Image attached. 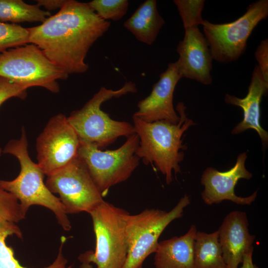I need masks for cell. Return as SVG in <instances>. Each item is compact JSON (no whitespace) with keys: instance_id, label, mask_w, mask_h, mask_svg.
Returning <instances> with one entry per match:
<instances>
[{"instance_id":"obj_26","label":"cell","mask_w":268,"mask_h":268,"mask_svg":"<svg viewBox=\"0 0 268 268\" xmlns=\"http://www.w3.org/2000/svg\"><path fill=\"white\" fill-rule=\"evenodd\" d=\"M28 88L9 79L0 76V106L7 99L12 97L25 99ZM2 150L0 148V156Z\"/></svg>"},{"instance_id":"obj_9","label":"cell","mask_w":268,"mask_h":268,"mask_svg":"<svg viewBox=\"0 0 268 268\" xmlns=\"http://www.w3.org/2000/svg\"><path fill=\"white\" fill-rule=\"evenodd\" d=\"M268 16V0L253 2L246 12L234 21L215 24L204 20L202 26L213 60L228 63L245 52L248 38L259 23Z\"/></svg>"},{"instance_id":"obj_17","label":"cell","mask_w":268,"mask_h":268,"mask_svg":"<svg viewBox=\"0 0 268 268\" xmlns=\"http://www.w3.org/2000/svg\"><path fill=\"white\" fill-rule=\"evenodd\" d=\"M197 232L193 225L184 235L159 242L154 253L155 268H194Z\"/></svg>"},{"instance_id":"obj_2","label":"cell","mask_w":268,"mask_h":268,"mask_svg":"<svg viewBox=\"0 0 268 268\" xmlns=\"http://www.w3.org/2000/svg\"><path fill=\"white\" fill-rule=\"evenodd\" d=\"M184 103L179 102L176 110L180 117L179 122L173 124L159 121L146 122L133 116L134 133L139 138L135 154L142 159L145 164L154 165L165 177L166 182L172 181V172H181L180 163L184 157L186 146L183 144L182 136L191 126L195 125L185 113Z\"/></svg>"},{"instance_id":"obj_12","label":"cell","mask_w":268,"mask_h":268,"mask_svg":"<svg viewBox=\"0 0 268 268\" xmlns=\"http://www.w3.org/2000/svg\"><path fill=\"white\" fill-rule=\"evenodd\" d=\"M247 158V152L240 153L235 165L226 171L220 172L211 167L205 169L201 179L204 187L201 196L205 203L212 205L228 200L240 205H250L255 201L258 190L246 197L238 196L234 191L240 179L249 180L252 177L245 167Z\"/></svg>"},{"instance_id":"obj_7","label":"cell","mask_w":268,"mask_h":268,"mask_svg":"<svg viewBox=\"0 0 268 268\" xmlns=\"http://www.w3.org/2000/svg\"><path fill=\"white\" fill-rule=\"evenodd\" d=\"M0 76L28 88L40 86L57 93L60 91L57 80L66 79L68 74L31 44L0 54Z\"/></svg>"},{"instance_id":"obj_13","label":"cell","mask_w":268,"mask_h":268,"mask_svg":"<svg viewBox=\"0 0 268 268\" xmlns=\"http://www.w3.org/2000/svg\"><path fill=\"white\" fill-rule=\"evenodd\" d=\"M179 58L176 61L181 77L195 80L208 85L212 83V57L208 43L199 27L185 29L182 40L176 48Z\"/></svg>"},{"instance_id":"obj_11","label":"cell","mask_w":268,"mask_h":268,"mask_svg":"<svg viewBox=\"0 0 268 268\" xmlns=\"http://www.w3.org/2000/svg\"><path fill=\"white\" fill-rule=\"evenodd\" d=\"M79 145L78 136L67 117L57 114L37 138V164L45 175H53L77 156Z\"/></svg>"},{"instance_id":"obj_10","label":"cell","mask_w":268,"mask_h":268,"mask_svg":"<svg viewBox=\"0 0 268 268\" xmlns=\"http://www.w3.org/2000/svg\"><path fill=\"white\" fill-rule=\"evenodd\" d=\"M46 185L58 194L67 213H89L104 201L85 164L77 156L58 172L47 176Z\"/></svg>"},{"instance_id":"obj_8","label":"cell","mask_w":268,"mask_h":268,"mask_svg":"<svg viewBox=\"0 0 268 268\" xmlns=\"http://www.w3.org/2000/svg\"><path fill=\"white\" fill-rule=\"evenodd\" d=\"M138 143L136 134L113 150L102 151L93 144L80 142L77 156L85 164L103 197L111 187L127 180L138 166L140 159L135 154Z\"/></svg>"},{"instance_id":"obj_4","label":"cell","mask_w":268,"mask_h":268,"mask_svg":"<svg viewBox=\"0 0 268 268\" xmlns=\"http://www.w3.org/2000/svg\"><path fill=\"white\" fill-rule=\"evenodd\" d=\"M137 91L135 84L128 81L117 90L102 87L80 109L67 117L75 131L80 142L105 148L122 136L128 137L135 134L133 125L127 122L115 121L101 109V105L113 98Z\"/></svg>"},{"instance_id":"obj_15","label":"cell","mask_w":268,"mask_h":268,"mask_svg":"<svg viewBox=\"0 0 268 268\" xmlns=\"http://www.w3.org/2000/svg\"><path fill=\"white\" fill-rule=\"evenodd\" d=\"M246 213L234 210L224 218L218 229V241L226 268H238L244 256L253 252L255 239L249 231Z\"/></svg>"},{"instance_id":"obj_5","label":"cell","mask_w":268,"mask_h":268,"mask_svg":"<svg viewBox=\"0 0 268 268\" xmlns=\"http://www.w3.org/2000/svg\"><path fill=\"white\" fill-rule=\"evenodd\" d=\"M126 210L104 201L89 214L96 238L94 251L81 254L82 263H93L96 268H123L127 259Z\"/></svg>"},{"instance_id":"obj_1","label":"cell","mask_w":268,"mask_h":268,"mask_svg":"<svg viewBox=\"0 0 268 268\" xmlns=\"http://www.w3.org/2000/svg\"><path fill=\"white\" fill-rule=\"evenodd\" d=\"M111 23L99 17L88 2L67 0L55 15L28 28L30 43L39 48L52 63L68 75L88 69L85 59L93 44Z\"/></svg>"},{"instance_id":"obj_14","label":"cell","mask_w":268,"mask_h":268,"mask_svg":"<svg viewBox=\"0 0 268 268\" xmlns=\"http://www.w3.org/2000/svg\"><path fill=\"white\" fill-rule=\"evenodd\" d=\"M181 78L176 62L169 63L153 85L150 94L138 103V110L133 116L146 122L163 121L177 124L180 117L174 107L173 95Z\"/></svg>"},{"instance_id":"obj_29","label":"cell","mask_w":268,"mask_h":268,"mask_svg":"<svg viewBox=\"0 0 268 268\" xmlns=\"http://www.w3.org/2000/svg\"><path fill=\"white\" fill-rule=\"evenodd\" d=\"M253 252H251L244 256L240 268H259L253 262Z\"/></svg>"},{"instance_id":"obj_24","label":"cell","mask_w":268,"mask_h":268,"mask_svg":"<svg viewBox=\"0 0 268 268\" xmlns=\"http://www.w3.org/2000/svg\"><path fill=\"white\" fill-rule=\"evenodd\" d=\"M204 0H174L185 29L202 25Z\"/></svg>"},{"instance_id":"obj_25","label":"cell","mask_w":268,"mask_h":268,"mask_svg":"<svg viewBox=\"0 0 268 268\" xmlns=\"http://www.w3.org/2000/svg\"><path fill=\"white\" fill-rule=\"evenodd\" d=\"M26 214L16 198L0 186V221L17 223Z\"/></svg>"},{"instance_id":"obj_20","label":"cell","mask_w":268,"mask_h":268,"mask_svg":"<svg viewBox=\"0 0 268 268\" xmlns=\"http://www.w3.org/2000/svg\"><path fill=\"white\" fill-rule=\"evenodd\" d=\"M194 268H226L218 241V230L211 233L197 231Z\"/></svg>"},{"instance_id":"obj_6","label":"cell","mask_w":268,"mask_h":268,"mask_svg":"<svg viewBox=\"0 0 268 268\" xmlns=\"http://www.w3.org/2000/svg\"><path fill=\"white\" fill-rule=\"evenodd\" d=\"M190 203L189 197L185 195L168 212L146 209L134 215L128 212L125 217L128 254L123 268H142L145 259L156 252L162 232L173 220L183 216Z\"/></svg>"},{"instance_id":"obj_21","label":"cell","mask_w":268,"mask_h":268,"mask_svg":"<svg viewBox=\"0 0 268 268\" xmlns=\"http://www.w3.org/2000/svg\"><path fill=\"white\" fill-rule=\"evenodd\" d=\"M51 13L37 4H29L21 0H0V21L12 23L43 22Z\"/></svg>"},{"instance_id":"obj_28","label":"cell","mask_w":268,"mask_h":268,"mask_svg":"<svg viewBox=\"0 0 268 268\" xmlns=\"http://www.w3.org/2000/svg\"><path fill=\"white\" fill-rule=\"evenodd\" d=\"M67 0H38L37 4L39 6L44 7L47 11L56 9H61L66 3Z\"/></svg>"},{"instance_id":"obj_3","label":"cell","mask_w":268,"mask_h":268,"mask_svg":"<svg viewBox=\"0 0 268 268\" xmlns=\"http://www.w3.org/2000/svg\"><path fill=\"white\" fill-rule=\"evenodd\" d=\"M27 147L26 134L23 127L20 137L10 140L3 150L18 160L20 173L12 180H0V186L16 198L25 213L33 205L43 206L54 213L64 230H70L71 223L63 203L46 186L44 182L45 174L38 164L30 158Z\"/></svg>"},{"instance_id":"obj_16","label":"cell","mask_w":268,"mask_h":268,"mask_svg":"<svg viewBox=\"0 0 268 268\" xmlns=\"http://www.w3.org/2000/svg\"><path fill=\"white\" fill-rule=\"evenodd\" d=\"M268 83L264 79L258 67L256 66L252 72L251 82L247 95L243 98L226 94L225 103L242 108L243 119L231 131L232 134H239L248 129L255 130L258 134L263 146L268 143V133L260 124V103L264 95H266Z\"/></svg>"},{"instance_id":"obj_23","label":"cell","mask_w":268,"mask_h":268,"mask_svg":"<svg viewBox=\"0 0 268 268\" xmlns=\"http://www.w3.org/2000/svg\"><path fill=\"white\" fill-rule=\"evenodd\" d=\"M90 7L101 19L118 21L127 13L128 0H93L88 2Z\"/></svg>"},{"instance_id":"obj_22","label":"cell","mask_w":268,"mask_h":268,"mask_svg":"<svg viewBox=\"0 0 268 268\" xmlns=\"http://www.w3.org/2000/svg\"><path fill=\"white\" fill-rule=\"evenodd\" d=\"M29 40L28 28L0 21V52L1 53L8 49L25 45L29 43Z\"/></svg>"},{"instance_id":"obj_27","label":"cell","mask_w":268,"mask_h":268,"mask_svg":"<svg viewBox=\"0 0 268 268\" xmlns=\"http://www.w3.org/2000/svg\"><path fill=\"white\" fill-rule=\"evenodd\" d=\"M258 67L265 80L268 83V39L263 40L255 52Z\"/></svg>"},{"instance_id":"obj_19","label":"cell","mask_w":268,"mask_h":268,"mask_svg":"<svg viewBox=\"0 0 268 268\" xmlns=\"http://www.w3.org/2000/svg\"><path fill=\"white\" fill-rule=\"evenodd\" d=\"M12 235L22 238L19 227L13 222L0 221V268H27L20 265L14 257L13 249L6 244L7 237ZM66 240L65 236L61 238V245L56 259L44 268H71L67 266V261L63 254V248Z\"/></svg>"},{"instance_id":"obj_30","label":"cell","mask_w":268,"mask_h":268,"mask_svg":"<svg viewBox=\"0 0 268 268\" xmlns=\"http://www.w3.org/2000/svg\"><path fill=\"white\" fill-rule=\"evenodd\" d=\"M80 268H93L90 263H82L80 266Z\"/></svg>"},{"instance_id":"obj_18","label":"cell","mask_w":268,"mask_h":268,"mask_svg":"<svg viewBox=\"0 0 268 268\" xmlns=\"http://www.w3.org/2000/svg\"><path fill=\"white\" fill-rule=\"evenodd\" d=\"M165 21L160 14L155 0H146L124 23V27L139 42L151 45Z\"/></svg>"}]
</instances>
